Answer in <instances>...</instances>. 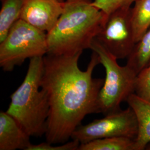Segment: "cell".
<instances>
[{
  "label": "cell",
  "mask_w": 150,
  "mask_h": 150,
  "mask_svg": "<svg viewBox=\"0 0 150 150\" xmlns=\"http://www.w3.org/2000/svg\"><path fill=\"white\" fill-rule=\"evenodd\" d=\"M82 54L43 56L41 86L50 105L45 137L54 145L67 142L86 116L97 113L98 97L105 81L93 77L99 57L92 51L87 69L82 71L79 66Z\"/></svg>",
  "instance_id": "1"
},
{
  "label": "cell",
  "mask_w": 150,
  "mask_h": 150,
  "mask_svg": "<svg viewBox=\"0 0 150 150\" xmlns=\"http://www.w3.org/2000/svg\"><path fill=\"white\" fill-rule=\"evenodd\" d=\"M107 15L92 0H67L52 29L47 33L48 54L71 55L90 48Z\"/></svg>",
  "instance_id": "2"
},
{
  "label": "cell",
  "mask_w": 150,
  "mask_h": 150,
  "mask_svg": "<svg viewBox=\"0 0 150 150\" xmlns=\"http://www.w3.org/2000/svg\"><path fill=\"white\" fill-rule=\"evenodd\" d=\"M43 71V57L30 59L27 74L11 95L6 111L31 137L42 136L47 129L50 105L47 94L41 86Z\"/></svg>",
  "instance_id": "3"
},
{
  "label": "cell",
  "mask_w": 150,
  "mask_h": 150,
  "mask_svg": "<svg viewBox=\"0 0 150 150\" xmlns=\"http://www.w3.org/2000/svg\"><path fill=\"white\" fill-rule=\"evenodd\" d=\"M90 49L96 53L100 63L104 67L106 77L97 100V113L104 115L121 110V104L126 102L135 93L137 74L127 64L121 66L117 59L95 38Z\"/></svg>",
  "instance_id": "4"
},
{
  "label": "cell",
  "mask_w": 150,
  "mask_h": 150,
  "mask_svg": "<svg viewBox=\"0 0 150 150\" xmlns=\"http://www.w3.org/2000/svg\"><path fill=\"white\" fill-rule=\"evenodd\" d=\"M48 54L47 33L19 19L0 42V66L11 72L26 59Z\"/></svg>",
  "instance_id": "5"
},
{
  "label": "cell",
  "mask_w": 150,
  "mask_h": 150,
  "mask_svg": "<svg viewBox=\"0 0 150 150\" xmlns=\"http://www.w3.org/2000/svg\"><path fill=\"white\" fill-rule=\"evenodd\" d=\"M139 121L134 110L129 106L125 110L105 115L85 125H80L71 139L84 144L107 137H126L136 139L139 134Z\"/></svg>",
  "instance_id": "6"
},
{
  "label": "cell",
  "mask_w": 150,
  "mask_h": 150,
  "mask_svg": "<svg viewBox=\"0 0 150 150\" xmlns=\"http://www.w3.org/2000/svg\"><path fill=\"white\" fill-rule=\"evenodd\" d=\"M132 6H123L107 15L97 40L117 59H127L136 41L131 21Z\"/></svg>",
  "instance_id": "7"
},
{
  "label": "cell",
  "mask_w": 150,
  "mask_h": 150,
  "mask_svg": "<svg viewBox=\"0 0 150 150\" xmlns=\"http://www.w3.org/2000/svg\"><path fill=\"white\" fill-rule=\"evenodd\" d=\"M64 5L61 0H23L20 19L47 33L59 20Z\"/></svg>",
  "instance_id": "8"
},
{
  "label": "cell",
  "mask_w": 150,
  "mask_h": 150,
  "mask_svg": "<svg viewBox=\"0 0 150 150\" xmlns=\"http://www.w3.org/2000/svg\"><path fill=\"white\" fill-rule=\"evenodd\" d=\"M30 136L6 112L0 113V150H26Z\"/></svg>",
  "instance_id": "9"
},
{
  "label": "cell",
  "mask_w": 150,
  "mask_h": 150,
  "mask_svg": "<svg viewBox=\"0 0 150 150\" xmlns=\"http://www.w3.org/2000/svg\"><path fill=\"white\" fill-rule=\"evenodd\" d=\"M136 113L139 121V134L136 141V150H144L150 142V103L132 94L126 101Z\"/></svg>",
  "instance_id": "10"
},
{
  "label": "cell",
  "mask_w": 150,
  "mask_h": 150,
  "mask_svg": "<svg viewBox=\"0 0 150 150\" xmlns=\"http://www.w3.org/2000/svg\"><path fill=\"white\" fill-rule=\"evenodd\" d=\"M131 10L134 39L137 42L150 28V0H136Z\"/></svg>",
  "instance_id": "11"
},
{
  "label": "cell",
  "mask_w": 150,
  "mask_h": 150,
  "mask_svg": "<svg viewBox=\"0 0 150 150\" xmlns=\"http://www.w3.org/2000/svg\"><path fill=\"white\" fill-rule=\"evenodd\" d=\"M150 63V28L135 44L126 64L138 75Z\"/></svg>",
  "instance_id": "12"
},
{
  "label": "cell",
  "mask_w": 150,
  "mask_h": 150,
  "mask_svg": "<svg viewBox=\"0 0 150 150\" xmlns=\"http://www.w3.org/2000/svg\"><path fill=\"white\" fill-rule=\"evenodd\" d=\"M1 1L0 42L5 39L14 23L20 19L23 5V0H1Z\"/></svg>",
  "instance_id": "13"
},
{
  "label": "cell",
  "mask_w": 150,
  "mask_h": 150,
  "mask_svg": "<svg viewBox=\"0 0 150 150\" xmlns=\"http://www.w3.org/2000/svg\"><path fill=\"white\" fill-rule=\"evenodd\" d=\"M79 150H136V141L126 137H107L81 144Z\"/></svg>",
  "instance_id": "14"
},
{
  "label": "cell",
  "mask_w": 150,
  "mask_h": 150,
  "mask_svg": "<svg viewBox=\"0 0 150 150\" xmlns=\"http://www.w3.org/2000/svg\"><path fill=\"white\" fill-rule=\"evenodd\" d=\"M134 93L150 103V63L137 76Z\"/></svg>",
  "instance_id": "15"
},
{
  "label": "cell",
  "mask_w": 150,
  "mask_h": 150,
  "mask_svg": "<svg viewBox=\"0 0 150 150\" xmlns=\"http://www.w3.org/2000/svg\"><path fill=\"white\" fill-rule=\"evenodd\" d=\"M80 142L72 139V141L64 142L60 145L54 146L49 142H43L38 145L31 144L26 150H79Z\"/></svg>",
  "instance_id": "16"
},
{
  "label": "cell",
  "mask_w": 150,
  "mask_h": 150,
  "mask_svg": "<svg viewBox=\"0 0 150 150\" xmlns=\"http://www.w3.org/2000/svg\"><path fill=\"white\" fill-rule=\"evenodd\" d=\"M136 0H93V5L106 15L123 6H132Z\"/></svg>",
  "instance_id": "17"
},
{
  "label": "cell",
  "mask_w": 150,
  "mask_h": 150,
  "mask_svg": "<svg viewBox=\"0 0 150 150\" xmlns=\"http://www.w3.org/2000/svg\"><path fill=\"white\" fill-rule=\"evenodd\" d=\"M145 150H150V142H149L145 147Z\"/></svg>",
  "instance_id": "18"
},
{
  "label": "cell",
  "mask_w": 150,
  "mask_h": 150,
  "mask_svg": "<svg viewBox=\"0 0 150 150\" xmlns=\"http://www.w3.org/2000/svg\"><path fill=\"white\" fill-rule=\"evenodd\" d=\"M61 1H67V0H61Z\"/></svg>",
  "instance_id": "19"
}]
</instances>
